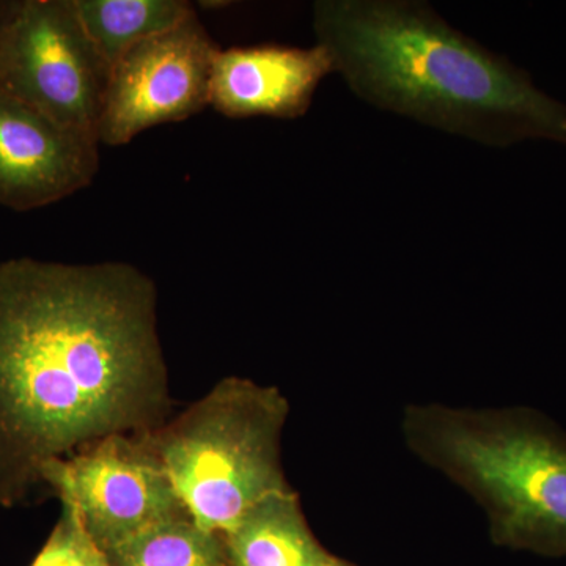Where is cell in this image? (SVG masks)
<instances>
[{
	"instance_id": "obj_1",
	"label": "cell",
	"mask_w": 566,
	"mask_h": 566,
	"mask_svg": "<svg viewBox=\"0 0 566 566\" xmlns=\"http://www.w3.org/2000/svg\"><path fill=\"white\" fill-rule=\"evenodd\" d=\"M158 289L125 262L0 263V509L46 464L172 412Z\"/></svg>"
},
{
	"instance_id": "obj_2",
	"label": "cell",
	"mask_w": 566,
	"mask_h": 566,
	"mask_svg": "<svg viewBox=\"0 0 566 566\" xmlns=\"http://www.w3.org/2000/svg\"><path fill=\"white\" fill-rule=\"evenodd\" d=\"M314 32L335 73L376 109L506 148L566 147V104L526 70L464 35L419 0H318Z\"/></svg>"
},
{
	"instance_id": "obj_3",
	"label": "cell",
	"mask_w": 566,
	"mask_h": 566,
	"mask_svg": "<svg viewBox=\"0 0 566 566\" xmlns=\"http://www.w3.org/2000/svg\"><path fill=\"white\" fill-rule=\"evenodd\" d=\"M409 452L463 490L495 545L566 556V431L538 409L412 403Z\"/></svg>"
},
{
	"instance_id": "obj_4",
	"label": "cell",
	"mask_w": 566,
	"mask_h": 566,
	"mask_svg": "<svg viewBox=\"0 0 566 566\" xmlns=\"http://www.w3.org/2000/svg\"><path fill=\"white\" fill-rule=\"evenodd\" d=\"M289 416L279 387L227 376L145 438L189 516L223 535L253 506L293 490L282 465Z\"/></svg>"
},
{
	"instance_id": "obj_5",
	"label": "cell",
	"mask_w": 566,
	"mask_h": 566,
	"mask_svg": "<svg viewBox=\"0 0 566 566\" xmlns=\"http://www.w3.org/2000/svg\"><path fill=\"white\" fill-rule=\"evenodd\" d=\"M109 77L74 0H10L0 29V91L98 140Z\"/></svg>"
},
{
	"instance_id": "obj_6",
	"label": "cell",
	"mask_w": 566,
	"mask_h": 566,
	"mask_svg": "<svg viewBox=\"0 0 566 566\" xmlns=\"http://www.w3.org/2000/svg\"><path fill=\"white\" fill-rule=\"evenodd\" d=\"M41 480L76 509L107 556L148 528L189 516L145 433L99 439L44 465Z\"/></svg>"
},
{
	"instance_id": "obj_7",
	"label": "cell",
	"mask_w": 566,
	"mask_h": 566,
	"mask_svg": "<svg viewBox=\"0 0 566 566\" xmlns=\"http://www.w3.org/2000/svg\"><path fill=\"white\" fill-rule=\"evenodd\" d=\"M219 51L196 11L170 31L140 41L123 54L111 69L99 145H128L147 129L188 120L210 107Z\"/></svg>"
},
{
	"instance_id": "obj_8",
	"label": "cell",
	"mask_w": 566,
	"mask_h": 566,
	"mask_svg": "<svg viewBox=\"0 0 566 566\" xmlns=\"http://www.w3.org/2000/svg\"><path fill=\"white\" fill-rule=\"evenodd\" d=\"M99 142L0 91V205L31 211L88 188Z\"/></svg>"
},
{
	"instance_id": "obj_9",
	"label": "cell",
	"mask_w": 566,
	"mask_h": 566,
	"mask_svg": "<svg viewBox=\"0 0 566 566\" xmlns=\"http://www.w3.org/2000/svg\"><path fill=\"white\" fill-rule=\"evenodd\" d=\"M335 73L322 44L312 48L260 43L216 55L210 107L227 118L296 120L311 109L324 77Z\"/></svg>"
},
{
	"instance_id": "obj_10",
	"label": "cell",
	"mask_w": 566,
	"mask_h": 566,
	"mask_svg": "<svg viewBox=\"0 0 566 566\" xmlns=\"http://www.w3.org/2000/svg\"><path fill=\"white\" fill-rule=\"evenodd\" d=\"M222 539L230 566H322L331 556L293 490L253 506Z\"/></svg>"
},
{
	"instance_id": "obj_11",
	"label": "cell",
	"mask_w": 566,
	"mask_h": 566,
	"mask_svg": "<svg viewBox=\"0 0 566 566\" xmlns=\"http://www.w3.org/2000/svg\"><path fill=\"white\" fill-rule=\"evenodd\" d=\"M74 7L111 69L140 41L170 31L196 13L186 0H74Z\"/></svg>"
},
{
	"instance_id": "obj_12",
	"label": "cell",
	"mask_w": 566,
	"mask_h": 566,
	"mask_svg": "<svg viewBox=\"0 0 566 566\" xmlns=\"http://www.w3.org/2000/svg\"><path fill=\"white\" fill-rule=\"evenodd\" d=\"M109 558L114 566H230L222 535L191 516L148 528Z\"/></svg>"
},
{
	"instance_id": "obj_13",
	"label": "cell",
	"mask_w": 566,
	"mask_h": 566,
	"mask_svg": "<svg viewBox=\"0 0 566 566\" xmlns=\"http://www.w3.org/2000/svg\"><path fill=\"white\" fill-rule=\"evenodd\" d=\"M61 517L31 566H114L85 531L76 509L61 501Z\"/></svg>"
},
{
	"instance_id": "obj_14",
	"label": "cell",
	"mask_w": 566,
	"mask_h": 566,
	"mask_svg": "<svg viewBox=\"0 0 566 566\" xmlns=\"http://www.w3.org/2000/svg\"><path fill=\"white\" fill-rule=\"evenodd\" d=\"M322 566H354L352 564H348V562L340 560V558L334 557L333 554H331L329 557H327V560L324 562Z\"/></svg>"
},
{
	"instance_id": "obj_15",
	"label": "cell",
	"mask_w": 566,
	"mask_h": 566,
	"mask_svg": "<svg viewBox=\"0 0 566 566\" xmlns=\"http://www.w3.org/2000/svg\"><path fill=\"white\" fill-rule=\"evenodd\" d=\"M10 0H0V29H2L3 21H6L7 11H9Z\"/></svg>"
}]
</instances>
